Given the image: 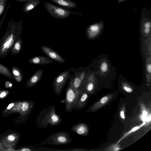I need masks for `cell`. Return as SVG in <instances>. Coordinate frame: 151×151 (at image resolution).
<instances>
[{"instance_id":"cell-26","label":"cell","mask_w":151,"mask_h":151,"mask_svg":"<svg viewBox=\"0 0 151 151\" xmlns=\"http://www.w3.org/2000/svg\"><path fill=\"white\" fill-rule=\"evenodd\" d=\"M122 148L120 147L118 144L113 145L109 147L106 150L107 151H117L121 150Z\"/></svg>"},{"instance_id":"cell-22","label":"cell","mask_w":151,"mask_h":151,"mask_svg":"<svg viewBox=\"0 0 151 151\" xmlns=\"http://www.w3.org/2000/svg\"><path fill=\"white\" fill-rule=\"evenodd\" d=\"M145 122L143 121V123L142 124H140L139 125L133 127L128 132L125 133L123 135V136L121 137V138L117 142L116 144L119 143L124 138L126 137L127 136H128L130 134L133 132L137 130H138V129H139L143 126L145 125Z\"/></svg>"},{"instance_id":"cell-8","label":"cell","mask_w":151,"mask_h":151,"mask_svg":"<svg viewBox=\"0 0 151 151\" xmlns=\"http://www.w3.org/2000/svg\"><path fill=\"white\" fill-rule=\"evenodd\" d=\"M88 98V92L83 88L79 93L77 100L72 110L78 111L83 109L86 105Z\"/></svg>"},{"instance_id":"cell-28","label":"cell","mask_w":151,"mask_h":151,"mask_svg":"<svg viewBox=\"0 0 151 151\" xmlns=\"http://www.w3.org/2000/svg\"><path fill=\"white\" fill-rule=\"evenodd\" d=\"M9 91L7 90H0V99H3L6 98L9 95Z\"/></svg>"},{"instance_id":"cell-25","label":"cell","mask_w":151,"mask_h":151,"mask_svg":"<svg viewBox=\"0 0 151 151\" xmlns=\"http://www.w3.org/2000/svg\"><path fill=\"white\" fill-rule=\"evenodd\" d=\"M7 1V0H0V17L5 9Z\"/></svg>"},{"instance_id":"cell-33","label":"cell","mask_w":151,"mask_h":151,"mask_svg":"<svg viewBox=\"0 0 151 151\" xmlns=\"http://www.w3.org/2000/svg\"><path fill=\"white\" fill-rule=\"evenodd\" d=\"M5 86L6 88L12 89V84L10 81H8L5 82Z\"/></svg>"},{"instance_id":"cell-38","label":"cell","mask_w":151,"mask_h":151,"mask_svg":"<svg viewBox=\"0 0 151 151\" xmlns=\"http://www.w3.org/2000/svg\"><path fill=\"white\" fill-rule=\"evenodd\" d=\"M147 69L148 72L150 73H151V65L150 64L147 66Z\"/></svg>"},{"instance_id":"cell-36","label":"cell","mask_w":151,"mask_h":151,"mask_svg":"<svg viewBox=\"0 0 151 151\" xmlns=\"http://www.w3.org/2000/svg\"><path fill=\"white\" fill-rule=\"evenodd\" d=\"M151 114H150V113H149V114H148V115L147 116V117L146 118V120H145V122L146 123V122L147 123H148L149 122H150L151 118Z\"/></svg>"},{"instance_id":"cell-1","label":"cell","mask_w":151,"mask_h":151,"mask_svg":"<svg viewBox=\"0 0 151 151\" xmlns=\"http://www.w3.org/2000/svg\"><path fill=\"white\" fill-rule=\"evenodd\" d=\"M22 22V20L16 21L13 19L8 22L5 32L0 37V58L7 57L15 42L21 38Z\"/></svg>"},{"instance_id":"cell-30","label":"cell","mask_w":151,"mask_h":151,"mask_svg":"<svg viewBox=\"0 0 151 151\" xmlns=\"http://www.w3.org/2000/svg\"><path fill=\"white\" fill-rule=\"evenodd\" d=\"M122 88L125 91L128 93H131L133 91L132 88L127 85L123 84L122 86Z\"/></svg>"},{"instance_id":"cell-20","label":"cell","mask_w":151,"mask_h":151,"mask_svg":"<svg viewBox=\"0 0 151 151\" xmlns=\"http://www.w3.org/2000/svg\"><path fill=\"white\" fill-rule=\"evenodd\" d=\"M73 87L75 91L79 93L83 88L82 83L78 73L75 75L74 78H72Z\"/></svg>"},{"instance_id":"cell-37","label":"cell","mask_w":151,"mask_h":151,"mask_svg":"<svg viewBox=\"0 0 151 151\" xmlns=\"http://www.w3.org/2000/svg\"><path fill=\"white\" fill-rule=\"evenodd\" d=\"M79 76L82 83L85 77V73L84 72L82 73L80 75H79Z\"/></svg>"},{"instance_id":"cell-16","label":"cell","mask_w":151,"mask_h":151,"mask_svg":"<svg viewBox=\"0 0 151 151\" xmlns=\"http://www.w3.org/2000/svg\"><path fill=\"white\" fill-rule=\"evenodd\" d=\"M40 2V0H28L23 5L22 10L25 13H28L36 7Z\"/></svg>"},{"instance_id":"cell-29","label":"cell","mask_w":151,"mask_h":151,"mask_svg":"<svg viewBox=\"0 0 151 151\" xmlns=\"http://www.w3.org/2000/svg\"><path fill=\"white\" fill-rule=\"evenodd\" d=\"M125 106L123 105L121 108L120 111V116L121 118L123 120L125 119Z\"/></svg>"},{"instance_id":"cell-6","label":"cell","mask_w":151,"mask_h":151,"mask_svg":"<svg viewBox=\"0 0 151 151\" xmlns=\"http://www.w3.org/2000/svg\"><path fill=\"white\" fill-rule=\"evenodd\" d=\"M79 92H76L72 84V78L71 79L66 89L64 101L65 109L66 111L68 112L72 111V108L77 100Z\"/></svg>"},{"instance_id":"cell-27","label":"cell","mask_w":151,"mask_h":151,"mask_svg":"<svg viewBox=\"0 0 151 151\" xmlns=\"http://www.w3.org/2000/svg\"><path fill=\"white\" fill-rule=\"evenodd\" d=\"M15 103L16 101H15L9 103L2 112L1 115L11 110L15 105Z\"/></svg>"},{"instance_id":"cell-19","label":"cell","mask_w":151,"mask_h":151,"mask_svg":"<svg viewBox=\"0 0 151 151\" xmlns=\"http://www.w3.org/2000/svg\"><path fill=\"white\" fill-rule=\"evenodd\" d=\"M12 70L15 80L18 82H21L23 79V75L21 70L17 66H13Z\"/></svg>"},{"instance_id":"cell-5","label":"cell","mask_w":151,"mask_h":151,"mask_svg":"<svg viewBox=\"0 0 151 151\" xmlns=\"http://www.w3.org/2000/svg\"><path fill=\"white\" fill-rule=\"evenodd\" d=\"M44 4L48 14L51 17L57 19L66 18L69 17L71 14L83 15L81 13L72 12L50 2H44Z\"/></svg>"},{"instance_id":"cell-39","label":"cell","mask_w":151,"mask_h":151,"mask_svg":"<svg viewBox=\"0 0 151 151\" xmlns=\"http://www.w3.org/2000/svg\"><path fill=\"white\" fill-rule=\"evenodd\" d=\"M150 31V29H145L144 30L146 34H148Z\"/></svg>"},{"instance_id":"cell-32","label":"cell","mask_w":151,"mask_h":151,"mask_svg":"<svg viewBox=\"0 0 151 151\" xmlns=\"http://www.w3.org/2000/svg\"><path fill=\"white\" fill-rule=\"evenodd\" d=\"M7 146H6L1 140L0 141V151H6Z\"/></svg>"},{"instance_id":"cell-13","label":"cell","mask_w":151,"mask_h":151,"mask_svg":"<svg viewBox=\"0 0 151 151\" xmlns=\"http://www.w3.org/2000/svg\"><path fill=\"white\" fill-rule=\"evenodd\" d=\"M43 73V70H39L35 72L29 78L26 84L27 88H31L37 84L41 79Z\"/></svg>"},{"instance_id":"cell-10","label":"cell","mask_w":151,"mask_h":151,"mask_svg":"<svg viewBox=\"0 0 151 151\" xmlns=\"http://www.w3.org/2000/svg\"><path fill=\"white\" fill-rule=\"evenodd\" d=\"M20 134L12 132L2 137L1 140L6 146H14L19 142Z\"/></svg>"},{"instance_id":"cell-34","label":"cell","mask_w":151,"mask_h":151,"mask_svg":"<svg viewBox=\"0 0 151 151\" xmlns=\"http://www.w3.org/2000/svg\"><path fill=\"white\" fill-rule=\"evenodd\" d=\"M144 27L145 29H150L151 27V23L149 22H145L144 24Z\"/></svg>"},{"instance_id":"cell-18","label":"cell","mask_w":151,"mask_h":151,"mask_svg":"<svg viewBox=\"0 0 151 151\" xmlns=\"http://www.w3.org/2000/svg\"><path fill=\"white\" fill-rule=\"evenodd\" d=\"M99 24H95L90 26L86 30L87 34L89 38H92L97 34L100 30Z\"/></svg>"},{"instance_id":"cell-3","label":"cell","mask_w":151,"mask_h":151,"mask_svg":"<svg viewBox=\"0 0 151 151\" xmlns=\"http://www.w3.org/2000/svg\"><path fill=\"white\" fill-rule=\"evenodd\" d=\"M35 104V102L32 101L23 100L16 101V113H18L19 115L15 119L14 123H24L31 113Z\"/></svg>"},{"instance_id":"cell-4","label":"cell","mask_w":151,"mask_h":151,"mask_svg":"<svg viewBox=\"0 0 151 151\" xmlns=\"http://www.w3.org/2000/svg\"><path fill=\"white\" fill-rule=\"evenodd\" d=\"M70 132L64 131L55 133L48 137L37 146L46 145L58 146L68 144L73 141L70 137Z\"/></svg>"},{"instance_id":"cell-23","label":"cell","mask_w":151,"mask_h":151,"mask_svg":"<svg viewBox=\"0 0 151 151\" xmlns=\"http://www.w3.org/2000/svg\"><path fill=\"white\" fill-rule=\"evenodd\" d=\"M140 105L142 113V114L140 116V118L143 122H145L147 116L148 112L145 105L142 103H140Z\"/></svg>"},{"instance_id":"cell-15","label":"cell","mask_w":151,"mask_h":151,"mask_svg":"<svg viewBox=\"0 0 151 151\" xmlns=\"http://www.w3.org/2000/svg\"><path fill=\"white\" fill-rule=\"evenodd\" d=\"M57 5L66 9H72L76 8L77 4L71 0H50Z\"/></svg>"},{"instance_id":"cell-40","label":"cell","mask_w":151,"mask_h":151,"mask_svg":"<svg viewBox=\"0 0 151 151\" xmlns=\"http://www.w3.org/2000/svg\"><path fill=\"white\" fill-rule=\"evenodd\" d=\"M16 0L17 1H19V2H24V3L28 1V0Z\"/></svg>"},{"instance_id":"cell-35","label":"cell","mask_w":151,"mask_h":151,"mask_svg":"<svg viewBox=\"0 0 151 151\" xmlns=\"http://www.w3.org/2000/svg\"><path fill=\"white\" fill-rule=\"evenodd\" d=\"M14 146H7V149L6 151H15L16 149L14 147Z\"/></svg>"},{"instance_id":"cell-11","label":"cell","mask_w":151,"mask_h":151,"mask_svg":"<svg viewBox=\"0 0 151 151\" xmlns=\"http://www.w3.org/2000/svg\"><path fill=\"white\" fill-rule=\"evenodd\" d=\"M71 131L81 136H86L88 133L89 129L87 125L83 122L76 123L70 127Z\"/></svg>"},{"instance_id":"cell-2","label":"cell","mask_w":151,"mask_h":151,"mask_svg":"<svg viewBox=\"0 0 151 151\" xmlns=\"http://www.w3.org/2000/svg\"><path fill=\"white\" fill-rule=\"evenodd\" d=\"M62 120L61 117L56 113L55 106L52 105L41 111L36 118V123L37 127L46 129L48 126L52 127L59 125Z\"/></svg>"},{"instance_id":"cell-24","label":"cell","mask_w":151,"mask_h":151,"mask_svg":"<svg viewBox=\"0 0 151 151\" xmlns=\"http://www.w3.org/2000/svg\"><path fill=\"white\" fill-rule=\"evenodd\" d=\"M15 151H36L34 146H29L21 147L16 150Z\"/></svg>"},{"instance_id":"cell-31","label":"cell","mask_w":151,"mask_h":151,"mask_svg":"<svg viewBox=\"0 0 151 151\" xmlns=\"http://www.w3.org/2000/svg\"><path fill=\"white\" fill-rule=\"evenodd\" d=\"M108 68V65L106 63L103 62L101 64V69L102 72H106Z\"/></svg>"},{"instance_id":"cell-12","label":"cell","mask_w":151,"mask_h":151,"mask_svg":"<svg viewBox=\"0 0 151 151\" xmlns=\"http://www.w3.org/2000/svg\"><path fill=\"white\" fill-rule=\"evenodd\" d=\"M113 96L112 95H108L103 96L91 106L87 110V111H94L99 109L107 104Z\"/></svg>"},{"instance_id":"cell-7","label":"cell","mask_w":151,"mask_h":151,"mask_svg":"<svg viewBox=\"0 0 151 151\" xmlns=\"http://www.w3.org/2000/svg\"><path fill=\"white\" fill-rule=\"evenodd\" d=\"M71 70L64 71L58 75L54 79L52 88L55 93L60 95L69 79Z\"/></svg>"},{"instance_id":"cell-14","label":"cell","mask_w":151,"mask_h":151,"mask_svg":"<svg viewBox=\"0 0 151 151\" xmlns=\"http://www.w3.org/2000/svg\"><path fill=\"white\" fill-rule=\"evenodd\" d=\"M54 60L49 57L42 56H37L29 59L28 63L32 64L44 65L52 63Z\"/></svg>"},{"instance_id":"cell-21","label":"cell","mask_w":151,"mask_h":151,"mask_svg":"<svg viewBox=\"0 0 151 151\" xmlns=\"http://www.w3.org/2000/svg\"><path fill=\"white\" fill-rule=\"evenodd\" d=\"M0 73L10 79H13L14 78L12 74L8 68L0 63Z\"/></svg>"},{"instance_id":"cell-9","label":"cell","mask_w":151,"mask_h":151,"mask_svg":"<svg viewBox=\"0 0 151 151\" xmlns=\"http://www.w3.org/2000/svg\"><path fill=\"white\" fill-rule=\"evenodd\" d=\"M41 49L43 53L58 63L61 64L65 63V60L58 53L47 46L42 45Z\"/></svg>"},{"instance_id":"cell-17","label":"cell","mask_w":151,"mask_h":151,"mask_svg":"<svg viewBox=\"0 0 151 151\" xmlns=\"http://www.w3.org/2000/svg\"><path fill=\"white\" fill-rule=\"evenodd\" d=\"M23 40L21 38L18 39L15 42L11 48V54L14 55L19 53L22 47Z\"/></svg>"}]
</instances>
